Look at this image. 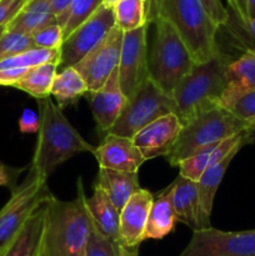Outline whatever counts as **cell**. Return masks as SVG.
I'll use <instances>...</instances> for the list:
<instances>
[{"mask_svg": "<svg viewBox=\"0 0 255 256\" xmlns=\"http://www.w3.org/2000/svg\"><path fill=\"white\" fill-rule=\"evenodd\" d=\"M25 2L26 0H0V26L9 24Z\"/></svg>", "mask_w": 255, "mask_h": 256, "instance_id": "cell-38", "label": "cell"}, {"mask_svg": "<svg viewBox=\"0 0 255 256\" xmlns=\"http://www.w3.org/2000/svg\"><path fill=\"white\" fill-rule=\"evenodd\" d=\"M255 90V52H240L228 64L225 70V86L220 106L230 110L232 105L248 92Z\"/></svg>", "mask_w": 255, "mask_h": 256, "instance_id": "cell-17", "label": "cell"}, {"mask_svg": "<svg viewBox=\"0 0 255 256\" xmlns=\"http://www.w3.org/2000/svg\"><path fill=\"white\" fill-rule=\"evenodd\" d=\"M176 216L172 202V189L170 185L159 194L154 195L152 209L148 218L144 240H160L174 230Z\"/></svg>", "mask_w": 255, "mask_h": 256, "instance_id": "cell-25", "label": "cell"}, {"mask_svg": "<svg viewBox=\"0 0 255 256\" xmlns=\"http://www.w3.org/2000/svg\"><path fill=\"white\" fill-rule=\"evenodd\" d=\"M89 102L98 129L108 134L128 102V98L120 88L118 69L112 72L100 89L89 92Z\"/></svg>", "mask_w": 255, "mask_h": 256, "instance_id": "cell-15", "label": "cell"}, {"mask_svg": "<svg viewBox=\"0 0 255 256\" xmlns=\"http://www.w3.org/2000/svg\"><path fill=\"white\" fill-rule=\"evenodd\" d=\"M118 2H119V0H102V5L109 8H114L115 5L118 4Z\"/></svg>", "mask_w": 255, "mask_h": 256, "instance_id": "cell-46", "label": "cell"}, {"mask_svg": "<svg viewBox=\"0 0 255 256\" xmlns=\"http://www.w3.org/2000/svg\"><path fill=\"white\" fill-rule=\"evenodd\" d=\"M0 254H2V252H0Z\"/></svg>", "mask_w": 255, "mask_h": 256, "instance_id": "cell-48", "label": "cell"}, {"mask_svg": "<svg viewBox=\"0 0 255 256\" xmlns=\"http://www.w3.org/2000/svg\"><path fill=\"white\" fill-rule=\"evenodd\" d=\"M45 202L25 222L9 244L2 250L0 256H40L44 232Z\"/></svg>", "mask_w": 255, "mask_h": 256, "instance_id": "cell-21", "label": "cell"}, {"mask_svg": "<svg viewBox=\"0 0 255 256\" xmlns=\"http://www.w3.org/2000/svg\"><path fill=\"white\" fill-rule=\"evenodd\" d=\"M36 102L42 125L29 168L40 179L48 182L59 165L80 152L92 154L95 146L76 132L52 98L36 100Z\"/></svg>", "mask_w": 255, "mask_h": 256, "instance_id": "cell-2", "label": "cell"}, {"mask_svg": "<svg viewBox=\"0 0 255 256\" xmlns=\"http://www.w3.org/2000/svg\"><path fill=\"white\" fill-rule=\"evenodd\" d=\"M230 112L238 118V119L246 122L250 118L255 116V90L248 92L246 95L240 98L232 106Z\"/></svg>", "mask_w": 255, "mask_h": 256, "instance_id": "cell-35", "label": "cell"}, {"mask_svg": "<svg viewBox=\"0 0 255 256\" xmlns=\"http://www.w3.org/2000/svg\"><path fill=\"white\" fill-rule=\"evenodd\" d=\"M52 22H56V19L52 12L50 0H26L16 16L6 25V30L32 35Z\"/></svg>", "mask_w": 255, "mask_h": 256, "instance_id": "cell-26", "label": "cell"}, {"mask_svg": "<svg viewBox=\"0 0 255 256\" xmlns=\"http://www.w3.org/2000/svg\"><path fill=\"white\" fill-rule=\"evenodd\" d=\"M245 128L248 132H255V116L250 118L249 120L245 122Z\"/></svg>", "mask_w": 255, "mask_h": 256, "instance_id": "cell-44", "label": "cell"}, {"mask_svg": "<svg viewBox=\"0 0 255 256\" xmlns=\"http://www.w3.org/2000/svg\"><path fill=\"white\" fill-rule=\"evenodd\" d=\"M74 0H50V6H52V12L54 14L55 19H59L62 15L66 12L69 6Z\"/></svg>", "mask_w": 255, "mask_h": 256, "instance_id": "cell-41", "label": "cell"}, {"mask_svg": "<svg viewBox=\"0 0 255 256\" xmlns=\"http://www.w3.org/2000/svg\"><path fill=\"white\" fill-rule=\"evenodd\" d=\"M94 226L109 239L119 242V218L120 212L114 206L104 190L94 184L92 196L85 199Z\"/></svg>", "mask_w": 255, "mask_h": 256, "instance_id": "cell-22", "label": "cell"}, {"mask_svg": "<svg viewBox=\"0 0 255 256\" xmlns=\"http://www.w3.org/2000/svg\"><path fill=\"white\" fill-rule=\"evenodd\" d=\"M170 189H172V202L176 222L188 225L194 232L199 230L196 182L178 175L176 179L170 184Z\"/></svg>", "mask_w": 255, "mask_h": 256, "instance_id": "cell-23", "label": "cell"}, {"mask_svg": "<svg viewBox=\"0 0 255 256\" xmlns=\"http://www.w3.org/2000/svg\"><path fill=\"white\" fill-rule=\"evenodd\" d=\"M92 155L99 168L115 172H139L140 166L146 162L132 139L112 132H108L102 144L95 148Z\"/></svg>", "mask_w": 255, "mask_h": 256, "instance_id": "cell-14", "label": "cell"}, {"mask_svg": "<svg viewBox=\"0 0 255 256\" xmlns=\"http://www.w3.org/2000/svg\"><path fill=\"white\" fill-rule=\"evenodd\" d=\"M154 194L146 189L135 192L120 210L119 240L126 248H139L144 242V232L152 209Z\"/></svg>", "mask_w": 255, "mask_h": 256, "instance_id": "cell-16", "label": "cell"}, {"mask_svg": "<svg viewBox=\"0 0 255 256\" xmlns=\"http://www.w3.org/2000/svg\"><path fill=\"white\" fill-rule=\"evenodd\" d=\"M5 32H6V25H2V26H0V38L4 35Z\"/></svg>", "mask_w": 255, "mask_h": 256, "instance_id": "cell-47", "label": "cell"}, {"mask_svg": "<svg viewBox=\"0 0 255 256\" xmlns=\"http://www.w3.org/2000/svg\"><path fill=\"white\" fill-rule=\"evenodd\" d=\"M246 130H242L222 142L202 148V150L178 165L179 175L192 182H198L205 170L224 160L232 152L240 150L244 145H246Z\"/></svg>", "mask_w": 255, "mask_h": 256, "instance_id": "cell-18", "label": "cell"}, {"mask_svg": "<svg viewBox=\"0 0 255 256\" xmlns=\"http://www.w3.org/2000/svg\"><path fill=\"white\" fill-rule=\"evenodd\" d=\"M238 152L239 150H235L232 154L228 155L224 160L205 170L196 182L198 202H199V230L208 229L212 226L210 216H212L215 195H216L218 189L222 184V178H224L230 162H232Z\"/></svg>", "mask_w": 255, "mask_h": 256, "instance_id": "cell-20", "label": "cell"}, {"mask_svg": "<svg viewBox=\"0 0 255 256\" xmlns=\"http://www.w3.org/2000/svg\"><path fill=\"white\" fill-rule=\"evenodd\" d=\"M182 128L179 118L172 112L142 128L134 135L132 142L145 160L166 156L174 146Z\"/></svg>", "mask_w": 255, "mask_h": 256, "instance_id": "cell-13", "label": "cell"}, {"mask_svg": "<svg viewBox=\"0 0 255 256\" xmlns=\"http://www.w3.org/2000/svg\"><path fill=\"white\" fill-rule=\"evenodd\" d=\"M246 16L255 19V0H240Z\"/></svg>", "mask_w": 255, "mask_h": 256, "instance_id": "cell-42", "label": "cell"}, {"mask_svg": "<svg viewBox=\"0 0 255 256\" xmlns=\"http://www.w3.org/2000/svg\"><path fill=\"white\" fill-rule=\"evenodd\" d=\"M200 2L204 5L208 15L212 18V22L219 28L222 26L228 20V10L222 0H200Z\"/></svg>", "mask_w": 255, "mask_h": 256, "instance_id": "cell-36", "label": "cell"}, {"mask_svg": "<svg viewBox=\"0 0 255 256\" xmlns=\"http://www.w3.org/2000/svg\"><path fill=\"white\" fill-rule=\"evenodd\" d=\"M115 25L122 32L139 29L148 22V0H119L112 8Z\"/></svg>", "mask_w": 255, "mask_h": 256, "instance_id": "cell-29", "label": "cell"}, {"mask_svg": "<svg viewBox=\"0 0 255 256\" xmlns=\"http://www.w3.org/2000/svg\"><path fill=\"white\" fill-rule=\"evenodd\" d=\"M34 48L32 35L6 30L0 38V62Z\"/></svg>", "mask_w": 255, "mask_h": 256, "instance_id": "cell-32", "label": "cell"}, {"mask_svg": "<svg viewBox=\"0 0 255 256\" xmlns=\"http://www.w3.org/2000/svg\"><path fill=\"white\" fill-rule=\"evenodd\" d=\"M175 114V102L150 78L128 99L122 115L109 132L132 139L138 132L164 115Z\"/></svg>", "mask_w": 255, "mask_h": 256, "instance_id": "cell-7", "label": "cell"}, {"mask_svg": "<svg viewBox=\"0 0 255 256\" xmlns=\"http://www.w3.org/2000/svg\"><path fill=\"white\" fill-rule=\"evenodd\" d=\"M148 26L126 32L122 35V52L118 66L119 82L122 92L129 99L149 78L148 60Z\"/></svg>", "mask_w": 255, "mask_h": 256, "instance_id": "cell-11", "label": "cell"}, {"mask_svg": "<svg viewBox=\"0 0 255 256\" xmlns=\"http://www.w3.org/2000/svg\"><path fill=\"white\" fill-rule=\"evenodd\" d=\"M102 5V0H74L66 12L56 20L58 24L62 28L64 40L82 22L92 16Z\"/></svg>", "mask_w": 255, "mask_h": 256, "instance_id": "cell-30", "label": "cell"}, {"mask_svg": "<svg viewBox=\"0 0 255 256\" xmlns=\"http://www.w3.org/2000/svg\"><path fill=\"white\" fill-rule=\"evenodd\" d=\"M22 172V168H12L0 162V186L9 188L12 192L18 186V178Z\"/></svg>", "mask_w": 255, "mask_h": 256, "instance_id": "cell-39", "label": "cell"}, {"mask_svg": "<svg viewBox=\"0 0 255 256\" xmlns=\"http://www.w3.org/2000/svg\"><path fill=\"white\" fill-rule=\"evenodd\" d=\"M179 256H255V229L222 232L210 226L195 230Z\"/></svg>", "mask_w": 255, "mask_h": 256, "instance_id": "cell-9", "label": "cell"}, {"mask_svg": "<svg viewBox=\"0 0 255 256\" xmlns=\"http://www.w3.org/2000/svg\"><path fill=\"white\" fill-rule=\"evenodd\" d=\"M60 62V50L34 48L0 62V69H32L46 62Z\"/></svg>", "mask_w": 255, "mask_h": 256, "instance_id": "cell-31", "label": "cell"}, {"mask_svg": "<svg viewBox=\"0 0 255 256\" xmlns=\"http://www.w3.org/2000/svg\"><path fill=\"white\" fill-rule=\"evenodd\" d=\"M119 242L102 235L92 224L85 249V256H119Z\"/></svg>", "mask_w": 255, "mask_h": 256, "instance_id": "cell-33", "label": "cell"}, {"mask_svg": "<svg viewBox=\"0 0 255 256\" xmlns=\"http://www.w3.org/2000/svg\"><path fill=\"white\" fill-rule=\"evenodd\" d=\"M76 196L62 202L52 195L45 202V220L40 256H85L92 230L82 178L76 182Z\"/></svg>", "mask_w": 255, "mask_h": 256, "instance_id": "cell-1", "label": "cell"}, {"mask_svg": "<svg viewBox=\"0 0 255 256\" xmlns=\"http://www.w3.org/2000/svg\"><path fill=\"white\" fill-rule=\"evenodd\" d=\"M150 22L155 24V32L148 58L149 78L165 94L172 96L175 86L194 68L195 62L169 22L154 19Z\"/></svg>", "mask_w": 255, "mask_h": 256, "instance_id": "cell-5", "label": "cell"}, {"mask_svg": "<svg viewBox=\"0 0 255 256\" xmlns=\"http://www.w3.org/2000/svg\"><path fill=\"white\" fill-rule=\"evenodd\" d=\"M122 35L124 32L114 26L96 48L74 65L84 79L89 92L100 89L119 66Z\"/></svg>", "mask_w": 255, "mask_h": 256, "instance_id": "cell-12", "label": "cell"}, {"mask_svg": "<svg viewBox=\"0 0 255 256\" xmlns=\"http://www.w3.org/2000/svg\"><path fill=\"white\" fill-rule=\"evenodd\" d=\"M94 184L104 190L119 212L130 198L142 189L139 184V172H115L104 168H99Z\"/></svg>", "mask_w": 255, "mask_h": 256, "instance_id": "cell-24", "label": "cell"}, {"mask_svg": "<svg viewBox=\"0 0 255 256\" xmlns=\"http://www.w3.org/2000/svg\"><path fill=\"white\" fill-rule=\"evenodd\" d=\"M164 19L180 35L195 64L209 62L222 50L219 26L200 0H148V22Z\"/></svg>", "mask_w": 255, "mask_h": 256, "instance_id": "cell-3", "label": "cell"}, {"mask_svg": "<svg viewBox=\"0 0 255 256\" xmlns=\"http://www.w3.org/2000/svg\"><path fill=\"white\" fill-rule=\"evenodd\" d=\"M35 48L49 50H60L64 42L62 28L58 22L46 25L32 34Z\"/></svg>", "mask_w": 255, "mask_h": 256, "instance_id": "cell-34", "label": "cell"}, {"mask_svg": "<svg viewBox=\"0 0 255 256\" xmlns=\"http://www.w3.org/2000/svg\"><path fill=\"white\" fill-rule=\"evenodd\" d=\"M40 125H42V120H40L39 112H34V110L29 109V108L24 109L19 119L20 132H24V134L39 132Z\"/></svg>", "mask_w": 255, "mask_h": 256, "instance_id": "cell-37", "label": "cell"}, {"mask_svg": "<svg viewBox=\"0 0 255 256\" xmlns=\"http://www.w3.org/2000/svg\"><path fill=\"white\" fill-rule=\"evenodd\" d=\"M242 130H246L242 120L230 110L216 106L182 125L174 146L165 158L172 166H178L202 148L222 142Z\"/></svg>", "mask_w": 255, "mask_h": 256, "instance_id": "cell-6", "label": "cell"}, {"mask_svg": "<svg viewBox=\"0 0 255 256\" xmlns=\"http://www.w3.org/2000/svg\"><path fill=\"white\" fill-rule=\"evenodd\" d=\"M56 62H46L28 70L22 79L15 85V89L28 92L36 100L49 98L52 94V82L58 72Z\"/></svg>", "mask_w": 255, "mask_h": 256, "instance_id": "cell-28", "label": "cell"}, {"mask_svg": "<svg viewBox=\"0 0 255 256\" xmlns=\"http://www.w3.org/2000/svg\"><path fill=\"white\" fill-rule=\"evenodd\" d=\"M232 62L229 55L220 50L209 62L195 64L172 92L175 114L182 125L198 115L220 106L225 86V70Z\"/></svg>", "mask_w": 255, "mask_h": 256, "instance_id": "cell-4", "label": "cell"}, {"mask_svg": "<svg viewBox=\"0 0 255 256\" xmlns=\"http://www.w3.org/2000/svg\"><path fill=\"white\" fill-rule=\"evenodd\" d=\"M50 196L52 194L46 180L40 179L29 168L28 176L12 190L10 199L0 209V252Z\"/></svg>", "mask_w": 255, "mask_h": 256, "instance_id": "cell-8", "label": "cell"}, {"mask_svg": "<svg viewBox=\"0 0 255 256\" xmlns=\"http://www.w3.org/2000/svg\"><path fill=\"white\" fill-rule=\"evenodd\" d=\"M139 248H126L120 245V254L119 256H138Z\"/></svg>", "mask_w": 255, "mask_h": 256, "instance_id": "cell-43", "label": "cell"}, {"mask_svg": "<svg viewBox=\"0 0 255 256\" xmlns=\"http://www.w3.org/2000/svg\"><path fill=\"white\" fill-rule=\"evenodd\" d=\"M86 92L89 89L82 76L74 66H70L56 72L50 96L54 98L60 109H64L68 105L76 104Z\"/></svg>", "mask_w": 255, "mask_h": 256, "instance_id": "cell-27", "label": "cell"}, {"mask_svg": "<svg viewBox=\"0 0 255 256\" xmlns=\"http://www.w3.org/2000/svg\"><path fill=\"white\" fill-rule=\"evenodd\" d=\"M228 20L219 28L230 48L242 52H255V19L246 16L240 0H228Z\"/></svg>", "mask_w": 255, "mask_h": 256, "instance_id": "cell-19", "label": "cell"}, {"mask_svg": "<svg viewBox=\"0 0 255 256\" xmlns=\"http://www.w3.org/2000/svg\"><path fill=\"white\" fill-rule=\"evenodd\" d=\"M29 69H0V85L14 88Z\"/></svg>", "mask_w": 255, "mask_h": 256, "instance_id": "cell-40", "label": "cell"}, {"mask_svg": "<svg viewBox=\"0 0 255 256\" xmlns=\"http://www.w3.org/2000/svg\"><path fill=\"white\" fill-rule=\"evenodd\" d=\"M246 144H255V132H248Z\"/></svg>", "mask_w": 255, "mask_h": 256, "instance_id": "cell-45", "label": "cell"}, {"mask_svg": "<svg viewBox=\"0 0 255 256\" xmlns=\"http://www.w3.org/2000/svg\"><path fill=\"white\" fill-rule=\"evenodd\" d=\"M115 25L112 8L102 5L92 16L75 29L62 42L60 49V62L58 69H65L76 65L96 48Z\"/></svg>", "mask_w": 255, "mask_h": 256, "instance_id": "cell-10", "label": "cell"}]
</instances>
